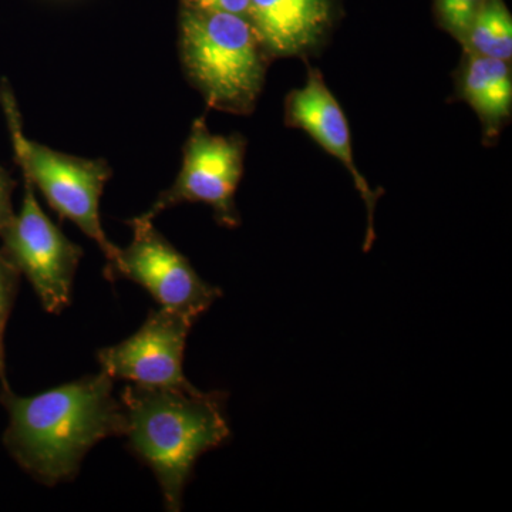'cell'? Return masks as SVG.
Returning <instances> with one entry per match:
<instances>
[{"instance_id":"cell-14","label":"cell","mask_w":512,"mask_h":512,"mask_svg":"<svg viewBox=\"0 0 512 512\" xmlns=\"http://www.w3.org/2000/svg\"><path fill=\"white\" fill-rule=\"evenodd\" d=\"M19 278L18 269L0 251V329H5L8 323L18 293Z\"/></svg>"},{"instance_id":"cell-16","label":"cell","mask_w":512,"mask_h":512,"mask_svg":"<svg viewBox=\"0 0 512 512\" xmlns=\"http://www.w3.org/2000/svg\"><path fill=\"white\" fill-rule=\"evenodd\" d=\"M16 183L10 177L8 171L0 165V229L5 227L12 220L15 211H13L12 194Z\"/></svg>"},{"instance_id":"cell-12","label":"cell","mask_w":512,"mask_h":512,"mask_svg":"<svg viewBox=\"0 0 512 512\" xmlns=\"http://www.w3.org/2000/svg\"><path fill=\"white\" fill-rule=\"evenodd\" d=\"M463 43L470 55L510 62L512 19L503 0H485Z\"/></svg>"},{"instance_id":"cell-10","label":"cell","mask_w":512,"mask_h":512,"mask_svg":"<svg viewBox=\"0 0 512 512\" xmlns=\"http://www.w3.org/2000/svg\"><path fill=\"white\" fill-rule=\"evenodd\" d=\"M330 16L332 0H251L248 19L269 57H286L318 45Z\"/></svg>"},{"instance_id":"cell-8","label":"cell","mask_w":512,"mask_h":512,"mask_svg":"<svg viewBox=\"0 0 512 512\" xmlns=\"http://www.w3.org/2000/svg\"><path fill=\"white\" fill-rule=\"evenodd\" d=\"M194 320L160 308L150 312L133 336L97 353L100 372L113 380L165 389L192 390L183 360Z\"/></svg>"},{"instance_id":"cell-7","label":"cell","mask_w":512,"mask_h":512,"mask_svg":"<svg viewBox=\"0 0 512 512\" xmlns=\"http://www.w3.org/2000/svg\"><path fill=\"white\" fill-rule=\"evenodd\" d=\"M245 143L241 137L212 134L204 119L192 124L184 147L183 167L177 180L151 205L143 220L154 221L161 212L181 202L211 205L225 227H237L235 192L244 173Z\"/></svg>"},{"instance_id":"cell-2","label":"cell","mask_w":512,"mask_h":512,"mask_svg":"<svg viewBox=\"0 0 512 512\" xmlns=\"http://www.w3.org/2000/svg\"><path fill=\"white\" fill-rule=\"evenodd\" d=\"M128 447L153 470L165 508H183L184 488L202 454L231 436L225 394L130 384L121 393Z\"/></svg>"},{"instance_id":"cell-13","label":"cell","mask_w":512,"mask_h":512,"mask_svg":"<svg viewBox=\"0 0 512 512\" xmlns=\"http://www.w3.org/2000/svg\"><path fill=\"white\" fill-rule=\"evenodd\" d=\"M484 2L485 0H437V15L441 26L463 42Z\"/></svg>"},{"instance_id":"cell-17","label":"cell","mask_w":512,"mask_h":512,"mask_svg":"<svg viewBox=\"0 0 512 512\" xmlns=\"http://www.w3.org/2000/svg\"><path fill=\"white\" fill-rule=\"evenodd\" d=\"M3 333L5 329H0V379H5V348H3Z\"/></svg>"},{"instance_id":"cell-9","label":"cell","mask_w":512,"mask_h":512,"mask_svg":"<svg viewBox=\"0 0 512 512\" xmlns=\"http://www.w3.org/2000/svg\"><path fill=\"white\" fill-rule=\"evenodd\" d=\"M286 123L292 127L306 131L325 148L329 154L338 158L348 168L357 191L362 194L367 211H369V229H367L366 245L373 242V212L380 190L373 191L359 173L353 160L352 141L348 120L342 107L335 99L325 80L316 69H309L308 80L301 89L293 90L286 99Z\"/></svg>"},{"instance_id":"cell-11","label":"cell","mask_w":512,"mask_h":512,"mask_svg":"<svg viewBox=\"0 0 512 512\" xmlns=\"http://www.w3.org/2000/svg\"><path fill=\"white\" fill-rule=\"evenodd\" d=\"M508 63L470 55L464 69L461 94L481 120L493 127L511 116L512 80Z\"/></svg>"},{"instance_id":"cell-15","label":"cell","mask_w":512,"mask_h":512,"mask_svg":"<svg viewBox=\"0 0 512 512\" xmlns=\"http://www.w3.org/2000/svg\"><path fill=\"white\" fill-rule=\"evenodd\" d=\"M251 0H181L183 8L205 10V12H224L232 15L249 16Z\"/></svg>"},{"instance_id":"cell-5","label":"cell","mask_w":512,"mask_h":512,"mask_svg":"<svg viewBox=\"0 0 512 512\" xmlns=\"http://www.w3.org/2000/svg\"><path fill=\"white\" fill-rule=\"evenodd\" d=\"M22 207L0 229L3 255L28 278L49 313H62L72 301L73 281L83 249L64 237L36 200L28 175Z\"/></svg>"},{"instance_id":"cell-4","label":"cell","mask_w":512,"mask_h":512,"mask_svg":"<svg viewBox=\"0 0 512 512\" xmlns=\"http://www.w3.org/2000/svg\"><path fill=\"white\" fill-rule=\"evenodd\" d=\"M0 99L8 117L13 150L22 173L28 175L60 217L74 222L87 237L97 242L109 268L120 251L106 237L100 222V198L111 177L110 165L104 160H87L59 153L28 140L23 136L18 106L6 82L2 84Z\"/></svg>"},{"instance_id":"cell-3","label":"cell","mask_w":512,"mask_h":512,"mask_svg":"<svg viewBox=\"0 0 512 512\" xmlns=\"http://www.w3.org/2000/svg\"><path fill=\"white\" fill-rule=\"evenodd\" d=\"M178 46L188 80L211 109L254 111L271 57L248 18L181 6Z\"/></svg>"},{"instance_id":"cell-1","label":"cell","mask_w":512,"mask_h":512,"mask_svg":"<svg viewBox=\"0 0 512 512\" xmlns=\"http://www.w3.org/2000/svg\"><path fill=\"white\" fill-rule=\"evenodd\" d=\"M106 373L83 377L33 397H20L3 379L0 402L9 414L3 444L39 483L70 481L101 440L123 436V407Z\"/></svg>"},{"instance_id":"cell-6","label":"cell","mask_w":512,"mask_h":512,"mask_svg":"<svg viewBox=\"0 0 512 512\" xmlns=\"http://www.w3.org/2000/svg\"><path fill=\"white\" fill-rule=\"evenodd\" d=\"M134 237L120 249L106 269L107 278L124 276L143 286L167 311L197 320L221 296V289L205 282L188 259L157 231L153 221H130Z\"/></svg>"}]
</instances>
